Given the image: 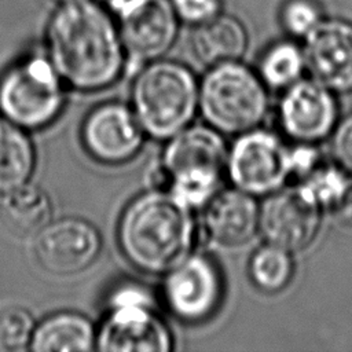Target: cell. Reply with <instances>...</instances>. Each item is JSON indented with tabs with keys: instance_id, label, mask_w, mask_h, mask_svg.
I'll list each match as a JSON object with an SVG mask.
<instances>
[{
	"instance_id": "1",
	"label": "cell",
	"mask_w": 352,
	"mask_h": 352,
	"mask_svg": "<svg viewBox=\"0 0 352 352\" xmlns=\"http://www.w3.org/2000/svg\"><path fill=\"white\" fill-rule=\"evenodd\" d=\"M48 59L76 91L95 92L113 85L124 73L126 54L118 25L98 3H63L47 28Z\"/></svg>"
},
{
	"instance_id": "2",
	"label": "cell",
	"mask_w": 352,
	"mask_h": 352,
	"mask_svg": "<svg viewBox=\"0 0 352 352\" xmlns=\"http://www.w3.org/2000/svg\"><path fill=\"white\" fill-rule=\"evenodd\" d=\"M192 209L164 188L148 190L122 210L117 239L125 258L150 275H164L192 253Z\"/></svg>"
},
{
	"instance_id": "3",
	"label": "cell",
	"mask_w": 352,
	"mask_h": 352,
	"mask_svg": "<svg viewBox=\"0 0 352 352\" xmlns=\"http://www.w3.org/2000/svg\"><path fill=\"white\" fill-rule=\"evenodd\" d=\"M228 146L223 133L205 125H188L166 140L154 179L192 210L202 208L226 176Z\"/></svg>"
},
{
	"instance_id": "4",
	"label": "cell",
	"mask_w": 352,
	"mask_h": 352,
	"mask_svg": "<svg viewBox=\"0 0 352 352\" xmlns=\"http://www.w3.org/2000/svg\"><path fill=\"white\" fill-rule=\"evenodd\" d=\"M199 82L183 63L170 59L147 62L131 87V107L146 136L168 140L188 126L197 111Z\"/></svg>"
},
{
	"instance_id": "5",
	"label": "cell",
	"mask_w": 352,
	"mask_h": 352,
	"mask_svg": "<svg viewBox=\"0 0 352 352\" xmlns=\"http://www.w3.org/2000/svg\"><path fill=\"white\" fill-rule=\"evenodd\" d=\"M198 110L223 135L254 129L268 110L265 84L239 60L213 65L199 81Z\"/></svg>"
},
{
	"instance_id": "6",
	"label": "cell",
	"mask_w": 352,
	"mask_h": 352,
	"mask_svg": "<svg viewBox=\"0 0 352 352\" xmlns=\"http://www.w3.org/2000/svg\"><path fill=\"white\" fill-rule=\"evenodd\" d=\"M66 84L48 58L29 56L0 78V114L33 131L54 122L63 110Z\"/></svg>"
},
{
	"instance_id": "7",
	"label": "cell",
	"mask_w": 352,
	"mask_h": 352,
	"mask_svg": "<svg viewBox=\"0 0 352 352\" xmlns=\"http://www.w3.org/2000/svg\"><path fill=\"white\" fill-rule=\"evenodd\" d=\"M95 349L102 352H169L173 336L138 286H125L111 296V309L96 329Z\"/></svg>"
},
{
	"instance_id": "8",
	"label": "cell",
	"mask_w": 352,
	"mask_h": 352,
	"mask_svg": "<svg viewBox=\"0 0 352 352\" xmlns=\"http://www.w3.org/2000/svg\"><path fill=\"white\" fill-rule=\"evenodd\" d=\"M161 293L175 318L184 323H201L219 309L224 282L217 263L210 256L192 252L164 274Z\"/></svg>"
},
{
	"instance_id": "9",
	"label": "cell",
	"mask_w": 352,
	"mask_h": 352,
	"mask_svg": "<svg viewBox=\"0 0 352 352\" xmlns=\"http://www.w3.org/2000/svg\"><path fill=\"white\" fill-rule=\"evenodd\" d=\"M290 175V153L272 133L250 129L228 147L226 176L234 187L254 197L271 194Z\"/></svg>"
},
{
	"instance_id": "10",
	"label": "cell",
	"mask_w": 352,
	"mask_h": 352,
	"mask_svg": "<svg viewBox=\"0 0 352 352\" xmlns=\"http://www.w3.org/2000/svg\"><path fill=\"white\" fill-rule=\"evenodd\" d=\"M126 63H147L169 51L177 36L179 18L170 0H121L111 3Z\"/></svg>"
},
{
	"instance_id": "11",
	"label": "cell",
	"mask_w": 352,
	"mask_h": 352,
	"mask_svg": "<svg viewBox=\"0 0 352 352\" xmlns=\"http://www.w3.org/2000/svg\"><path fill=\"white\" fill-rule=\"evenodd\" d=\"M146 133L131 104L106 102L94 107L81 125V142L96 161L118 165L131 161L144 144Z\"/></svg>"
},
{
	"instance_id": "12",
	"label": "cell",
	"mask_w": 352,
	"mask_h": 352,
	"mask_svg": "<svg viewBox=\"0 0 352 352\" xmlns=\"http://www.w3.org/2000/svg\"><path fill=\"white\" fill-rule=\"evenodd\" d=\"M319 224V204L304 186L276 190L260 206L258 231L268 243L290 253L307 248Z\"/></svg>"
},
{
	"instance_id": "13",
	"label": "cell",
	"mask_w": 352,
	"mask_h": 352,
	"mask_svg": "<svg viewBox=\"0 0 352 352\" xmlns=\"http://www.w3.org/2000/svg\"><path fill=\"white\" fill-rule=\"evenodd\" d=\"M102 236L98 228L81 217L50 221L37 235L34 253L40 265L55 275H74L99 257Z\"/></svg>"
},
{
	"instance_id": "14",
	"label": "cell",
	"mask_w": 352,
	"mask_h": 352,
	"mask_svg": "<svg viewBox=\"0 0 352 352\" xmlns=\"http://www.w3.org/2000/svg\"><path fill=\"white\" fill-rule=\"evenodd\" d=\"M304 60L323 87L352 91V23L320 21L305 36Z\"/></svg>"
},
{
	"instance_id": "15",
	"label": "cell",
	"mask_w": 352,
	"mask_h": 352,
	"mask_svg": "<svg viewBox=\"0 0 352 352\" xmlns=\"http://www.w3.org/2000/svg\"><path fill=\"white\" fill-rule=\"evenodd\" d=\"M280 124L297 140L312 142L326 136L336 121V103L320 84L296 81L289 85L279 109Z\"/></svg>"
},
{
	"instance_id": "16",
	"label": "cell",
	"mask_w": 352,
	"mask_h": 352,
	"mask_svg": "<svg viewBox=\"0 0 352 352\" xmlns=\"http://www.w3.org/2000/svg\"><path fill=\"white\" fill-rule=\"evenodd\" d=\"M202 209L206 235L223 246L242 245L258 231L260 206L254 195L234 186L219 190Z\"/></svg>"
},
{
	"instance_id": "17",
	"label": "cell",
	"mask_w": 352,
	"mask_h": 352,
	"mask_svg": "<svg viewBox=\"0 0 352 352\" xmlns=\"http://www.w3.org/2000/svg\"><path fill=\"white\" fill-rule=\"evenodd\" d=\"M96 329L82 314L63 311L36 324L29 349L34 352H88L95 349Z\"/></svg>"
},
{
	"instance_id": "18",
	"label": "cell",
	"mask_w": 352,
	"mask_h": 352,
	"mask_svg": "<svg viewBox=\"0 0 352 352\" xmlns=\"http://www.w3.org/2000/svg\"><path fill=\"white\" fill-rule=\"evenodd\" d=\"M191 45L195 56L209 66L239 60L248 47V33L236 18L219 14L197 26Z\"/></svg>"
},
{
	"instance_id": "19",
	"label": "cell",
	"mask_w": 352,
	"mask_h": 352,
	"mask_svg": "<svg viewBox=\"0 0 352 352\" xmlns=\"http://www.w3.org/2000/svg\"><path fill=\"white\" fill-rule=\"evenodd\" d=\"M36 168V150L26 129L0 114V194L28 183Z\"/></svg>"
},
{
	"instance_id": "20",
	"label": "cell",
	"mask_w": 352,
	"mask_h": 352,
	"mask_svg": "<svg viewBox=\"0 0 352 352\" xmlns=\"http://www.w3.org/2000/svg\"><path fill=\"white\" fill-rule=\"evenodd\" d=\"M1 213L16 234L36 236L52 220V204L41 187L28 182L4 194Z\"/></svg>"
},
{
	"instance_id": "21",
	"label": "cell",
	"mask_w": 352,
	"mask_h": 352,
	"mask_svg": "<svg viewBox=\"0 0 352 352\" xmlns=\"http://www.w3.org/2000/svg\"><path fill=\"white\" fill-rule=\"evenodd\" d=\"M249 275L257 289L265 293L280 292L293 276L290 252L272 243L263 245L250 257Z\"/></svg>"
},
{
	"instance_id": "22",
	"label": "cell",
	"mask_w": 352,
	"mask_h": 352,
	"mask_svg": "<svg viewBox=\"0 0 352 352\" xmlns=\"http://www.w3.org/2000/svg\"><path fill=\"white\" fill-rule=\"evenodd\" d=\"M304 55L289 41L272 45L261 58L258 76L271 88H285L297 81L304 67Z\"/></svg>"
},
{
	"instance_id": "23",
	"label": "cell",
	"mask_w": 352,
	"mask_h": 352,
	"mask_svg": "<svg viewBox=\"0 0 352 352\" xmlns=\"http://www.w3.org/2000/svg\"><path fill=\"white\" fill-rule=\"evenodd\" d=\"M34 327L32 314L22 307H8L0 311V351L29 349Z\"/></svg>"
},
{
	"instance_id": "24",
	"label": "cell",
	"mask_w": 352,
	"mask_h": 352,
	"mask_svg": "<svg viewBox=\"0 0 352 352\" xmlns=\"http://www.w3.org/2000/svg\"><path fill=\"white\" fill-rule=\"evenodd\" d=\"M282 22L293 36H307L320 22V10L312 0H290L283 7Z\"/></svg>"
},
{
	"instance_id": "25",
	"label": "cell",
	"mask_w": 352,
	"mask_h": 352,
	"mask_svg": "<svg viewBox=\"0 0 352 352\" xmlns=\"http://www.w3.org/2000/svg\"><path fill=\"white\" fill-rule=\"evenodd\" d=\"M346 179L336 169H323L318 170L309 177L304 187L312 194L318 204H330L337 199L340 192L345 186Z\"/></svg>"
},
{
	"instance_id": "26",
	"label": "cell",
	"mask_w": 352,
	"mask_h": 352,
	"mask_svg": "<svg viewBox=\"0 0 352 352\" xmlns=\"http://www.w3.org/2000/svg\"><path fill=\"white\" fill-rule=\"evenodd\" d=\"M177 18L186 23L201 25L220 14V0H170Z\"/></svg>"
},
{
	"instance_id": "27",
	"label": "cell",
	"mask_w": 352,
	"mask_h": 352,
	"mask_svg": "<svg viewBox=\"0 0 352 352\" xmlns=\"http://www.w3.org/2000/svg\"><path fill=\"white\" fill-rule=\"evenodd\" d=\"M333 151L338 162L348 170H352V116L338 126L333 142Z\"/></svg>"
},
{
	"instance_id": "28",
	"label": "cell",
	"mask_w": 352,
	"mask_h": 352,
	"mask_svg": "<svg viewBox=\"0 0 352 352\" xmlns=\"http://www.w3.org/2000/svg\"><path fill=\"white\" fill-rule=\"evenodd\" d=\"M333 206L338 220L342 224L352 227V179H346L345 186L333 202Z\"/></svg>"
},
{
	"instance_id": "29",
	"label": "cell",
	"mask_w": 352,
	"mask_h": 352,
	"mask_svg": "<svg viewBox=\"0 0 352 352\" xmlns=\"http://www.w3.org/2000/svg\"><path fill=\"white\" fill-rule=\"evenodd\" d=\"M316 161V153L311 148L301 147L290 153V173L296 172L300 175L308 173Z\"/></svg>"
},
{
	"instance_id": "30",
	"label": "cell",
	"mask_w": 352,
	"mask_h": 352,
	"mask_svg": "<svg viewBox=\"0 0 352 352\" xmlns=\"http://www.w3.org/2000/svg\"><path fill=\"white\" fill-rule=\"evenodd\" d=\"M62 3H73V1H80V0H59Z\"/></svg>"
},
{
	"instance_id": "31",
	"label": "cell",
	"mask_w": 352,
	"mask_h": 352,
	"mask_svg": "<svg viewBox=\"0 0 352 352\" xmlns=\"http://www.w3.org/2000/svg\"><path fill=\"white\" fill-rule=\"evenodd\" d=\"M114 1H121V0H110V3H114Z\"/></svg>"
}]
</instances>
